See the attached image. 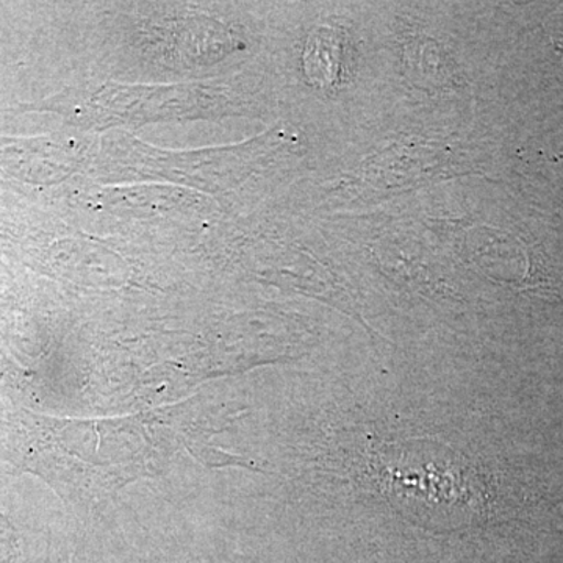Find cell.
<instances>
[{"label":"cell","instance_id":"cell-1","mask_svg":"<svg viewBox=\"0 0 563 563\" xmlns=\"http://www.w3.org/2000/svg\"><path fill=\"white\" fill-rule=\"evenodd\" d=\"M36 468L63 495L101 501L125 485L162 476L180 459H217L211 450V418L192 401L114 420L40 421Z\"/></svg>","mask_w":563,"mask_h":563},{"label":"cell","instance_id":"cell-2","mask_svg":"<svg viewBox=\"0 0 563 563\" xmlns=\"http://www.w3.org/2000/svg\"><path fill=\"white\" fill-rule=\"evenodd\" d=\"M439 450H431V461H421L420 446L388 448L379 454L377 472L380 487L399 507H413L412 512H451L455 507L477 503L474 483L466 476L465 465L453 461V453L437 461Z\"/></svg>","mask_w":563,"mask_h":563}]
</instances>
